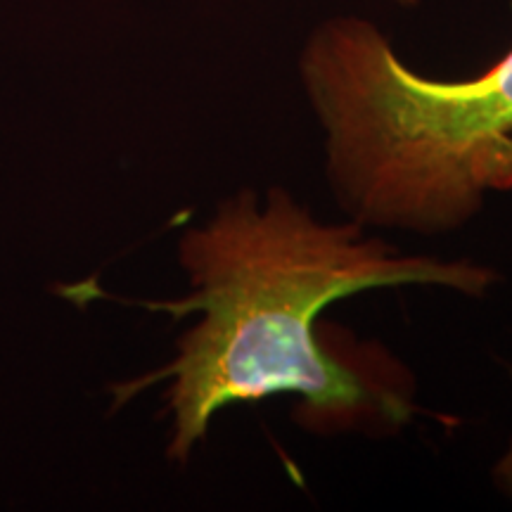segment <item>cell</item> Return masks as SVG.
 I'll return each mask as SVG.
<instances>
[{
    "mask_svg": "<svg viewBox=\"0 0 512 512\" xmlns=\"http://www.w3.org/2000/svg\"><path fill=\"white\" fill-rule=\"evenodd\" d=\"M496 482L501 489L512 498V446L508 448V453L498 460L496 465Z\"/></svg>",
    "mask_w": 512,
    "mask_h": 512,
    "instance_id": "3957f363",
    "label": "cell"
},
{
    "mask_svg": "<svg viewBox=\"0 0 512 512\" xmlns=\"http://www.w3.org/2000/svg\"><path fill=\"white\" fill-rule=\"evenodd\" d=\"M396 3H403V5H413L415 0H396Z\"/></svg>",
    "mask_w": 512,
    "mask_h": 512,
    "instance_id": "277c9868",
    "label": "cell"
},
{
    "mask_svg": "<svg viewBox=\"0 0 512 512\" xmlns=\"http://www.w3.org/2000/svg\"><path fill=\"white\" fill-rule=\"evenodd\" d=\"M299 72L349 219L444 235L512 190V50L475 79L434 81L375 24L335 17L309 36Z\"/></svg>",
    "mask_w": 512,
    "mask_h": 512,
    "instance_id": "7a4b0ae2",
    "label": "cell"
},
{
    "mask_svg": "<svg viewBox=\"0 0 512 512\" xmlns=\"http://www.w3.org/2000/svg\"><path fill=\"white\" fill-rule=\"evenodd\" d=\"M190 292L176 302H131L174 318L200 313L157 373L114 389L117 406L171 380L169 458L185 463L214 415L233 403L299 396L297 418L316 434L387 437L422 408L413 375L380 344L328 339L320 313L339 299L389 287H439L482 297L498 273L470 259L406 254L354 219H318L285 188H245L178 245Z\"/></svg>",
    "mask_w": 512,
    "mask_h": 512,
    "instance_id": "6da1fadb",
    "label": "cell"
}]
</instances>
